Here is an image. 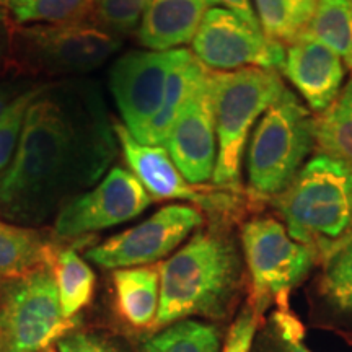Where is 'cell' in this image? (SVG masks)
<instances>
[{
	"label": "cell",
	"instance_id": "6da1fadb",
	"mask_svg": "<svg viewBox=\"0 0 352 352\" xmlns=\"http://www.w3.org/2000/svg\"><path fill=\"white\" fill-rule=\"evenodd\" d=\"M98 88L41 85L30 103L15 155L0 176V212L32 219L103 178L118 151Z\"/></svg>",
	"mask_w": 352,
	"mask_h": 352
},
{
	"label": "cell",
	"instance_id": "7a4b0ae2",
	"mask_svg": "<svg viewBox=\"0 0 352 352\" xmlns=\"http://www.w3.org/2000/svg\"><path fill=\"white\" fill-rule=\"evenodd\" d=\"M158 272L155 327L191 316L223 320L243 287V252L230 232L212 226L196 232L173 256L158 264Z\"/></svg>",
	"mask_w": 352,
	"mask_h": 352
},
{
	"label": "cell",
	"instance_id": "3957f363",
	"mask_svg": "<svg viewBox=\"0 0 352 352\" xmlns=\"http://www.w3.org/2000/svg\"><path fill=\"white\" fill-rule=\"evenodd\" d=\"M271 202L289 235L316 254L352 233V173L328 157L308 160Z\"/></svg>",
	"mask_w": 352,
	"mask_h": 352
},
{
	"label": "cell",
	"instance_id": "277c9868",
	"mask_svg": "<svg viewBox=\"0 0 352 352\" xmlns=\"http://www.w3.org/2000/svg\"><path fill=\"white\" fill-rule=\"evenodd\" d=\"M212 83L217 132L212 183L226 191H236L250 132L258 118L283 96L285 85L276 70L259 67L230 72L212 70Z\"/></svg>",
	"mask_w": 352,
	"mask_h": 352
},
{
	"label": "cell",
	"instance_id": "5b68a950",
	"mask_svg": "<svg viewBox=\"0 0 352 352\" xmlns=\"http://www.w3.org/2000/svg\"><path fill=\"white\" fill-rule=\"evenodd\" d=\"M314 126L310 109L285 88L250 138L246 175L252 195L271 201L296 179L315 148Z\"/></svg>",
	"mask_w": 352,
	"mask_h": 352
},
{
	"label": "cell",
	"instance_id": "8992f818",
	"mask_svg": "<svg viewBox=\"0 0 352 352\" xmlns=\"http://www.w3.org/2000/svg\"><path fill=\"white\" fill-rule=\"evenodd\" d=\"M120 44V39L95 21L15 25L10 57L28 72L72 76L98 69L118 51Z\"/></svg>",
	"mask_w": 352,
	"mask_h": 352
},
{
	"label": "cell",
	"instance_id": "52a82bcc",
	"mask_svg": "<svg viewBox=\"0 0 352 352\" xmlns=\"http://www.w3.org/2000/svg\"><path fill=\"white\" fill-rule=\"evenodd\" d=\"M241 252L252 283V303L261 316L276 303L287 308V298L314 266L316 253L294 240L279 220L263 217L241 227Z\"/></svg>",
	"mask_w": 352,
	"mask_h": 352
},
{
	"label": "cell",
	"instance_id": "ba28073f",
	"mask_svg": "<svg viewBox=\"0 0 352 352\" xmlns=\"http://www.w3.org/2000/svg\"><path fill=\"white\" fill-rule=\"evenodd\" d=\"M76 320L63 315L51 266L3 284L0 296V344L21 352H41L67 336Z\"/></svg>",
	"mask_w": 352,
	"mask_h": 352
},
{
	"label": "cell",
	"instance_id": "9c48e42d",
	"mask_svg": "<svg viewBox=\"0 0 352 352\" xmlns=\"http://www.w3.org/2000/svg\"><path fill=\"white\" fill-rule=\"evenodd\" d=\"M192 54L214 72L245 67L280 69L284 44L223 7H210L191 43Z\"/></svg>",
	"mask_w": 352,
	"mask_h": 352
},
{
	"label": "cell",
	"instance_id": "30bf717a",
	"mask_svg": "<svg viewBox=\"0 0 352 352\" xmlns=\"http://www.w3.org/2000/svg\"><path fill=\"white\" fill-rule=\"evenodd\" d=\"M204 217L197 208L170 204L139 226L124 230L87 252V258L104 270L151 266L175 252L197 230Z\"/></svg>",
	"mask_w": 352,
	"mask_h": 352
},
{
	"label": "cell",
	"instance_id": "8fae6325",
	"mask_svg": "<svg viewBox=\"0 0 352 352\" xmlns=\"http://www.w3.org/2000/svg\"><path fill=\"white\" fill-rule=\"evenodd\" d=\"M189 50L131 51L113 64L109 88L126 129L142 140L164 101L171 70L189 56Z\"/></svg>",
	"mask_w": 352,
	"mask_h": 352
},
{
	"label": "cell",
	"instance_id": "7c38bea8",
	"mask_svg": "<svg viewBox=\"0 0 352 352\" xmlns=\"http://www.w3.org/2000/svg\"><path fill=\"white\" fill-rule=\"evenodd\" d=\"M152 204L144 184L131 170L114 166L90 191L65 202L57 212L56 235L76 239L121 226L139 217Z\"/></svg>",
	"mask_w": 352,
	"mask_h": 352
},
{
	"label": "cell",
	"instance_id": "4fadbf2b",
	"mask_svg": "<svg viewBox=\"0 0 352 352\" xmlns=\"http://www.w3.org/2000/svg\"><path fill=\"white\" fill-rule=\"evenodd\" d=\"M164 147L191 184L202 186L212 179L217 162L212 70H208L191 90Z\"/></svg>",
	"mask_w": 352,
	"mask_h": 352
},
{
	"label": "cell",
	"instance_id": "5bb4252c",
	"mask_svg": "<svg viewBox=\"0 0 352 352\" xmlns=\"http://www.w3.org/2000/svg\"><path fill=\"white\" fill-rule=\"evenodd\" d=\"M114 132L127 166L138 176L152 199L188 201L196 204L197 209L210 212H226L235 206V201L227 192H219L222 189L215 191L189 183L164 145L140 144L121 121H114Z\"/></svg>",
	"mask_w": 352,
	"mask_h": 352
},
{
	"label": "cell",
	"instance_id": "9a60e30c",
	"mask_svg": "<svg viewBox=\"0 0 352 352\" xmlns=\"http://www.w3.org/2000/svg\"><path fill=\"white\" fill-rule=\"evenodd\" d=\"M280 69L307 101L308 109L323 113L342 90L347 67L344 60L328 46L300 34L289 44Z\"/></svg>",
	"mask_w": 352,
	"mask_h": 352
},
{
	"label": "cell",
	"instance_id": "2e32d148",
	"mask_svg": "<svg viewBox=\"0 0 352 352\" xmlns=\"http://www.w3.org/2000/svg\"><path fill=\"white\" fill-rule=\"evenodd\" d=\"M210 7V0H153L138 26V41L148 51L182 50Z\"/></svg>",
	"mask_w": 352,
	"mask_h": 352
},
{
	"label": "cell",
	"instance_id": "e0dca14e",
	"mask_svg": "<svg viewBox=\"0 0 352 352\" xmlns=\"http://www.w3.org/2000/svg\"><path fill=\"white\" fill-rule=\"evenodd\" d=\"M114 292L120 315L135 328L155 323L160 307L158 266H139L113 272Z\"/></svg>",
	"mask_w": 352,
	"mask_h": 352
},
{
	"label": "cell",
	"instance_id": "ac0fdd59",
	"mask_svg": "<svg viewBox=\"0 0 352 352\" xmlns=\"http://www.w3.org/2000/svg\"><path fill=\"white\" fill-rule=\"evenodd\" d=\"M51 246L38 232L0 220V284L52 264Z\"/></svg>",
	"mask_w": 352,
	"mask_h": 352
},
{
	"label": "cell",
	"instance_id": "d6986e66",
	"mask_svg": "<svg viewBox=\"0 0 352 352\" xmlns=\"http://www.w3.org/2000/svg\"><path fill=\"white\" fill-rule=\"evenodd\" d=\"M208 67L202 65L196 59L192 52H189L186 59L182 60L171 70L162 107L158 109L151 124L145 129V134L140 144L145 145H164L168 138L171 127H173L176 118L179 116L182 109L186 103L189 94L195 88L197 80L208 72Z\"/></svg>",
	"mask_w": 352,
	"mask_h": 352
},
{
	"label": "cell",
	"instance_id": "ffe728a7",
	"mask_svg": "<svg viewBox=\"0 0 352 352\" xmlns=\"http://www.w3.org/2000/svg\"><path fill=\"white\" fill-rule=\"evenodd\" d=\"M315 147L352 173V78L338 98L315 118Z\"/></svg>",
	"mask_w": 352,
	"mask_h": 352
},
{
	"label": "cell",
	"instance_id": "44dd1931",
	"mask_svg": "<svg viewBox=\"0 0 352 352\" xmlns=\"http://www.w3.org/2000/svg\"><path fill=\"white\" fill-rule=\"evenodd\" d=\"M51 270L59 292L63 315L67 320L76 318L94 297V271L76 250H63L57 253L52 259Z\"/></svg>",
	"mask_w": 352,
	"mask_h": 352
},
{
	"label": "cell",
	"instance_id": "7402d4cb",
	"mask_svg": "<svg viewBox=\"0 0 352 352\" xmlns=\"http://www.w3.org/2000/svg\"><path fill=\"white\" fill-rule=\"evenodd\" d=\"M302 34L328 46L352 70V0H318Z\"/></svg>",
	"mask_w": 352,
	"mask_h": 352
},
{
	"label": "cell",
	"instance_id": "603a6c76",
	"mask_svg": "<svg viewBox=\"0 0 352 352\" xmlns=\"http://www.w3.org/2000/svg\"><path fill=\"white\" fill-rule=\"evenodd\" d=\"M96 0H0V8L15 25H57L87 20Z\"/></svg>",
	"mask_w": 352,
	"mask_h": 352
},
{
	"label": "cell",
	"instance_id": "cb8c5ba5",
	"mask_svg": "<svg viewBox=\"0 0 352 352\" xmlns=\"http://www.w3.org/2000/svg\"><path fill=\"white\" fill-rule=\"evenodd\" d=\"M222 333L215 324L192 318L176 321L148 338L140 352H222Z\"/></svg>",
	"mask_w": 352,
	"mask_h": 352
},
{
	"label": "cell",
	"instance_id": "d4e9b609",
	"mask_svg": "<svg viewBox=\"0 0 352 352\" xmlns=\"http://www.w3.org/2000/svg\"><path fill=\"white\" fill-rule=\"evenodd\" d=\"M320 289L341 314L352 315V233L323 254Z\"/></svg>",
	"mask_w": 352,
	"mask_h": 352
},
{
	"label": "cell",
	"instance_id": "484cf974",
	"mask_svg": "<svg viewBox=\"0 0 352 352\" xmlns=\"http://www.w3.org/2000/svg\"><path fill=\"white\" fill-rule=\"evenodd\" d=\"M303 327L287 308H277L258 328L252 352H314L303 341Z\"/></svg>",
	"mask_w": 352,
	"mask_h": 352
},
{
	"label": "cell",
	"instance_id": "4316f807",
	"mask_svg": "<svg viewBox=\"0 0 352 352\" xmlns=\"http://www.w3.org/2000/svg\"><path fill=\"white\" fill-rule=\"evenodd\" d=\"M41 85L28 87L8 104L0 116V176L6 173L19 145L26 111Z\"/></svg>",
	"mask_w": 352,
	"mask_h": 352
},
{
	"label": "cell",
	"instance_id": "83f0119b",
	"mask_svg": "<svg viewBox=\"0 0 352 352\" xmlns=\"http://www.w3.org/2000/svg\"><path fill=\"white\" fill-rule=\"evenodd\" d=\"M153 0H96L95 23L114 36L138 28L145 10Z\"/></svg>",
	"mask_w": 352,
	"mask_h": 352
},
{
	"label": "cell",
	"instance_id": "f1b7e54d",
	"mask_svg": "<svg viewBox=\"0 0 352 352\" xmlns=\"http://www.w3.org/2000/svg\"><path fill=\"white\" fill-rule=\"evenodd\" d=\"M259 25L271 39L280 44H292L300 36L294 25L287 0H254Z\"/></svg>",
	"mask_w": 352,
	"mask_h": 352
},
{
	"label": "cell",
	"instance_id": "f546056e",
	"mask_svg": "<svg viewBox=\"0 0 352 352\" xmlns=\"http://www.w3.org/2000/svg\"><path fill=\"white\" fill-rule=\"evenodd\" d=\"M259 316L252 303H246L228 329L222 352H252L259 328Z\"/></svg>",
	"mask_w": 352,
	"mask_h": 352
},
{
	"label": "cell",
	"instance_id": "4dcf8cb0",
	"mask_svg": "<svg viewBox=\"0 0 352 352\" xmlns=\"http://www.w3.org/2000/svg\"><path fill=\"white\" fill-rule=\"evenodd\" d=\"M57 352H122L108 338L91 333H74L57 341Z\"/></svg>",
	"mask_w": 352,
	"mask_h": 352
},
{
	"label": "cell",
	"instance_id": "1f68e13d",
	"mask_svg": "<svg viewBox=\"0 0 352 352\" xmlns=\"http://www.w3.org/2000/svg\"><path fill=\"white\" fill-rule=\"evenodd\" d=\"M316 3H318V0H287L290 16H292L298 34L305 32L310 20L314 19Z\"/></svg>",
	"mask_w": 352,
	"mask_h": 352
},
{
	"label": "cell",
	"instance_id": "d6a6232c",
	"mask_svg": "<svg viewBox=\"0 0 352 352\" xmlns=\"http://www.w3.org/2000/svg\"><path fill=\"white\" fill-rule=\"evenodd\" d=\"M210 3H212V7L227 8V10L236 13L240 19L248 21L250 25L256 26V28H261L252 0H210Z\"/></svg>",
	"mask_w": 352,
	"mask_h": 352
},
{
	"label": "cell",
	"instance_id": "836d02e7",
	"mask_svg": "<svg viewBox=\"0 0 352 352\" xmlns=\"http://www.w3.org/2000/svg\"><path fill=\"white\" fill-rule=\"evenodd\" d=\"M28 87H21L19 82L15 80H3L0 82V116L6 111L8 104L16 98L20 94H23Z\"/></svg>",
	"mask_w": 352,
	"mask_h": 352
},
{
	"label": "cell",
	"instance_id": "e575fe53",
	"mask_svg": "<svg viewBox=\"0 0 352 352\" xmlns=\"http://www.w3.org/2000/svg\"><path fill=\"white\" fill-rule=\"evenodd\" d=\"M0 352H21V351L10 349V347H7V346H2V344H0Z\"/></svg>",
	"mask_w": 352,
	"mask_h": 352
},
{
	"label": "cell",
	"instance_id": "d590c367",
	"mask_svg": "<svg viewBox=\"0 0 352 352\" xmlns=\"http://www.w3.org/2000/svg\"><path fill=\"white\" fill-rule=\"evenodd\" d=\"M41 352H57V351L52 346H50V347H46V349H44V351H41Z\"/></svg>",
	"mask_w": 352,
	"mask_h": 352
}]
</instances>
